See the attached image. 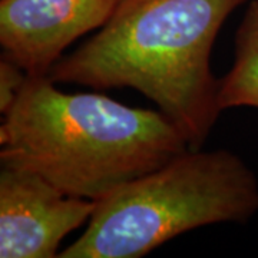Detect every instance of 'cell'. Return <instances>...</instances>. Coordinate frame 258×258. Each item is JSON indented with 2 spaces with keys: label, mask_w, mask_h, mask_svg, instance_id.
Segmentation results:
<instances>
[{
  "label": "cell",
  "mask_w": 258,
  "mask_h": 258,
  "mask_svg": "<svg viewBox=\"0 0 258 258\" xmlns=\"http://www.w3.org/2000/svg\"><path fill=\"white\" fill-rule=\"evenodd\" d=\"M248 0H120L98 35L47 76L93 89L134 88L201 149L220 115L211 52L224 22Z\"/></svg>",
  "instance_id": "6da1fadb"
},
{
  "label": "cell",
  "mask_w": 258,
  "mask_h": 258,
  "mask_svg": "<svg viewBox=\"0 0 258 258\" xmlns=\"http://www.w3.org/2000/svg\"><path fill=\"white\" fill-rule=\"evenodd\" d=\"M188 149L161 111L131 108L102 93H64L49 76H28L0 126L2 165L35 172L91 201Z\"/></svg>",
  "instance_id": "7a4b0ae2"
},
{
  "label": "cell",
  "mask_w": 258,
  "mask_h": 258,
  "mask_svg": "<svg viewBox=\"0 0 258 258\" xmlns=\"http://www.w3.org/2000/svg\"><path fill=\"white\" fill-rule=\"evenodd\" d=\"M258 211V181L227 149H188L99 201L60 258H138L178 235Z\"/></svg>",
  "instance_id": "3957f363"
},
{
  "label": "cell",
  "mask_w": 258,
  "mask_h": 258,
  "mask_svg": "<svg viewBox=\"0 0 258 258\" xmlns=\"http://www.w3.org/2000/svg\"><path fill=\"white\" fill-rule=\"evenodd\" d=\"M96 201L62 192L26 169L2 165L0 257L55 258L68 234L88 224Z\"/></svg>",
  "instance_id": "277c9868"
},
{
  "label": "cell",
  "mask_w": 258,
  "mask_h": 258,
  "mask_svg": "<svg viewBox=\"0 0 258 258\" xmlns=\"http://www.w3.org/2000/svg\"><path fill=\"white\" fill-rule=\"evenodd\" d=\"M120 0H2L3 55L28 76H47L71 43L101 29Z\"/></svg>",
  "instance_id": "5b68a950"
},
{
  "label": "cell",
  "mask_w": 258,
  "mask_h": 258,
  "mask_svg": "<svg viewBox=\"0 0 258 258\" xmlns=\"http://www.w3.org/2000/svg\"><path fill=\"white\" fill-rule=\"evenodd\" d=\"M220 109H258V0H251L235 33L234 63L218 89Z\"/></svg>",
  "instance_id": "8992f818"
},
{
  "label": "cell",
  "mask_w": 258,
  "mask_h": 258,
  "mask_svg": "<svg viewBox=\"0 0 258 258\" xmlns=\"http://www.w3.org/2000/svg\"><path fill=\"white\" fill-rule=\"evenodd\" d=\"M28 79L26 71L12 60L8 56L2 55L0 59V112L5 116L15 105Z\"/></svg>",
  "instance_id": "52a82bcc"
}]
</instances>
